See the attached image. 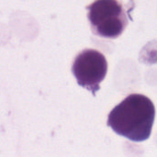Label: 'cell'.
<instances>
[{
	"instance_id": "6da1fadb",
	"label": "cell",
	"mask_w": 157,
	"mask_h": 157,
	"mask_svg": "<svg viewBox=\"0 0 157 157\" xmlns=\"http://www.w3.org/2000/svg\"><path fill=\"white\" fill-rule=\"evenodd\" d=\"M155 118L153 101L144 95L132 94L109 114L108 125L119 135L133 142L149 139Z\"/></svg>"
},
{
	"instance_id": "7a4b0ae2",
	"label": "cell",
	"mask_w": 157,
	"mask_h": 157,
	"mask_svg": "<svg viewBox=\"0 0 157 157\" xmlns=\"http://www.w3.org/2000/svg\"><path fill=\"white\" fill-rule=\"evenodd\" d=\"M88 19L94 32L104 38H117L125 29L128 19L117 0H96L88 6Z\"/></svg>"
},
{
	"instance_id": "3957f363",
	"label": "cell",
	"mask_w": 157,
	"mask_h": 157,
	"mask_svg": "<svg viewBox=\"0 0 157 157\" xmlns=\"http://www.w3.org/2000/svg\"><path fill=\"white\" fill-rule=\"evenodd\" d=\"M72 72L79 86L96 95L107 75L108 62L98 51L86 49L75 57Z\"/></svg>"
}]
</instances>
